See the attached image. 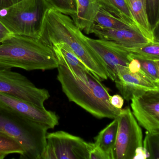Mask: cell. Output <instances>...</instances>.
I'll return each instance as SVG.
<instances>
[{"label": "cell", "mask_w": 159, "mask_h": 159, "mask_svg": "<svg viewBox=\"0 0 159 159\" xmlns=\"http://www.w3.org/2000/svg\"><path fill=\"white\" fill-rule=\"evenodd\" d=\"M52 48L58 63L57 79L69 101L97 118H117L122 109L111 105V95L102 80L90 71L81 78L77 77L67 64L58 45Z\"/></svg>", "instance_id": "obj_1"}, {"label": "cell", "mask_w": 159, "mask_h": 159, "mask_svg": "<svg viewBox=\"0 0 159 159\" xmlns=\"http://www.w3.org/2000/svg\"><path fill=\"white\" fill-rule=\"evenodd\" d=\"M87 38L70 16L49 8L45 16L38 39L51 48L55 44H65L89 71L101 80H106L108 76L105 66Z\"/></svg>", "instance_id": "obj_2"}, {"label": "cell", "mask_w": 159, "mask_h": 159, "mask_svg": "<svg viewBox=\"0 0 159 159\" xmlns=\"http://www.w3.org/2000/svg\"><path fill=\"white\" fill-rule=\"evenodd\" d=\"M53 48L37 38L12 34L0 43V66L26 71L57 68Z\"/></svg>", "instance_id": "obj_3"}, {"label": "cell", "mask_w": 159, "mask_h": 159, "mask_svg": "<svg viewBox=\"0 0 159 159\" xmlns=\"http://www.w3.org/2000/svg\"><path fill=\"white\" fill-rule=\"evenodd\" d=\"M48 129L42 124L0 107V131L19 143L24 151L22 158L42 159Z\"/></svg>", "instance_id": "obj_4"}, {"label": "cell", "mask_w": 159, "mask_h": 159, "mask_svg": "<svg viewBox=\"0 0 159 159\" xmlns=\"http://www.w3.org/2000/svg\"><path fill=\"white\" fill-rule=\"evenodd\" d=\"M48 9L45 0H21L0 9V21L13 34L38 39Z\"/></svg>", "instance_id": "obj_5"}, {"label": "cell", "mask_w": 159, "mask_h": 159, "mask_svg": "<svg viewBox=\"0 0 159 159\" xmlns=\"http://www.w3.org/2000/svg\"><path fill=\"white\" fill-rule=\"evenodd\" d=\"M117 118L118 129L111 159H134L136 150L143 146L142 129L129 107L121 109Z\"/></svg>", "instance_id": "obj_6"}, {"label": "cell", "mask_w": 159, "mask_h": 159, "mask_svg": "<svg viewBox=\"0 0 159 159\" xmlns=\"http://www.w3.org/2000/svg\"><path fill=\"white\" fill-rule=\"evenodd\" d=\"M42 159H89L93 143L63 131L47 134Z\"/></svg>", "instance_id": "obj_7"}, {"label": "cell", "mask_w": 159, "mask_h": 159, "mask_svg": "<svg viewBox=\"0 0 159 159\" xmlns=\"http://www.w3.org/2000/svg\"><path fill=\"white\" fill-rule=\"evenodd\" d=\"M0 92L10 94L40 107L50 97L47 90L37 87L26 77L0 66Z\"/></svg>", "instance_id": "obj_8"}, {"label": "cell", "mask_w": 159, "mask_h": 159, "mask_svg": "<svg viewBox=\"0 0 159 159\" xmlns=\"http://www.w3.org/2000/svg\"><path fill=\"white\" fill-rule=\"evenodd\" d=\"M132 113L148 133L159 134V90L144 91L131 99Z\"/></svg>", "instance_id": "obj_9"}, {"label": "cell", "mask_w": 159, "mask_h": 159, "mask_svg": "<svg viewBox=\"0 0 159 159\" xmlns=\"http://www.w3.org/2000/svg\"><path fill=\"white\" fill-rule=\"evenodd\" d=\"M0 107L53 129L59 124V118L55 112L48 111L16 96L0 92Z\"/></svg>", "instance_id": "obj_10"}, {"label": "cell", "mask_w": 159, "mask_h": 159, "mask_svg": "<svg viewBox=\"0 0 159 159\" xmlns=\"http://www.w3.org/2000/svg\"><path fill=\"white\" fill-rule=\"evenodd\" d=\"M89 44L99 55L107 71L108 78L115 81L118 74L128 69L129 54L120 46L111 41L87 37Z\"/></svg>", "instance_id": "obj_11"}, {"label": "cell", "mask_w": 159, "mask_h": 159, "mask_svg": "<svg viewBox=\"0 0 159 159\" xmlns=\"http://www.w3.org/2000/svg\"><path fill=\"white\" fill-rule=\"evenodd\" d=\"M115 82L121 96L127 101H131L134 96L144 91L159 90L146 74L134 73L128 69L120 72Z\"/></svg>", "instance_id": "obj_12"}, {"label": "cell", "mask_w": 159, "mask_h": 159, "mask_svg": "<svg viewBox=\"0 0 159 159\" xmlns=\"http://www.w3.org/2000/svg\"><path fill=\"white\" fill-rule=\"evenodd\" d=\"M91 33L99 39L114 42L125 48L137 47L151 42L135 28L113 30L102 29L94 25Z\"/></svg>", "instance_id": "obj_13"}, {"label": "cell", "mask_w": 159, "mask_h": 159, "mask_svg": "<svg viewBox=\"0 0 159 159\" xmlns=\"http://www.w3.org/2000/svg\"><path fill=\"white\" fill-rule=\"evenodd\" d=\"M77 11L73 17L75 24L86 33H91L94 20L99 9L97 0H76Z\"/></svg>", "instance_id": "obj_14"}, {"label": "cell", "mask_w": 159, "mask_h": 159, "mask_svg": "<svg viewBox=\"0 0 159 159\" xmlns=\"http://www.w3.org/2000/svg\"><path fill=\"white\" fill-rule=\"evenodd\" d=\"M135 24L150 42H153L152 29L149 24L145 0H126Z\"/></svg>", "instance_id": "obj_15"}, {"label": "cell", "mask_w": 159, "mask_h": 159, "mask_svg": "<svg viewBox=\"0 0 159 159\" xmlns=\"http://www.w3.org/2000/svg\"><path fill=\"white\" fill-rule=\"evenodd\" d=\"M118 129V119H115L111 123L103 129L94 138L95 146L110 156L115 147Z\"/></svg>", "instance_id": "obj_16"}, {"label": "cell", "mask_w": 159, "mask_h": 159, "mask_svg": "<svg viewBox=\"0 0 159 159\" xmlns=\"http://www.w3.org/2000/svg\"><path fill=\"white\" fill-rule=\"evenodd\" d=\"M94 25L102 29L116 30L135 28L138 29L100 6L94 18Z\"/></svg>", "instance_id": "obj_17"}, {"label": "cell", "mask_w": 159, "mask_h": 159, "mask_svg": "<svg viewBox=\"0 0 159 159\" xmlns=\"http://www.w3.org/2000/svg\"><path fill=\"white\" fill-rule=\"evenodd\" d=\"M97 1L99 6L102 7L114 16L123 20L131 25L137 28L126 0Z\"/></svg>", "instance_id": "obj_18"}, {"label": "cell", "mask_w": 159, "mask_h": 159, "mask_svg": "<svg viewBox=\"0 0 159 159\" xmlns=\"http://www.w3.org/2000/svg\"><path fill=\"white\" fill-rule=\"evenodd\" d=\"M120 46L125 51L134 57L153 61L159 60L158 44L149 42L146 44L132 48H125L121 46Z\"/></svg>", "instance_id": "obj_19"}, {"label": "cell", "mask_w": 159, "mask_h": 159, "mask_svg": "<svg viewBox=\"0 0 159 159\" xmlns=\"http://www.w3.org/2000/svg\"><path fill=\"white\" fill-rule=\"evenodd\" d=\"M12 154H19L22 158L24 150L14 138L0 131V159L5 158L7 155Z\"/></svg>", "instance_id": "obj_20"}, {"label": "cell", "mask_w": 159, "mask_h": 159, "mask_svg": "<svg viewBox=\"0 0 159 159\" xmlns=\"http://www.w3.org/2000/svg\"><path fill=\"white\" fill-rule=\"evenodd\" d=\"M49 8L62 14L74 16L77 11L76 0H45Z\"/></svg>", "instance_id": "obj_21"}, {"label": "cell", "mask_w": 159, "mask_h": 159, "mask_svg": "<svg viewBox=\"0 0 159 159\" xmlns=\"http://www.w3.org/2000/svg\"><path fill=\"white\" fill-rule=\"evenodd\" d=\"M133 56L137 58L139 60L141 63L142 70L144 72L157 86L159 89L158 72L157 67L155 61Z\"/></svg>", "instance_id": "obj_22"}, {"label": "cell", "mask_w": 159, "mask_h": 159, "mask_svg": "<svg viewBox=\"0 0 159 159\" xmlns=\"http://www.w3.org/2000/svg\"><path fill=\"white\" fill-rule=\"evenodd\" d=\"M148 21L153 29L159 20V0H145Z\"/></svg>", "instance_id": "obj_23"}, {"label": "cell", "mask_w": 159, "mask_h": 159, "mask_svg": "<svg viewBox=\"0 0 159 159\" xmlns=\"http://www.w3.org/2000/svg\"><path fill=\"white\" fill-rule=\"evenodd\" d=\"M89 159H111L110 156L104 152L93 143V147L89 153Z\"/></svg>", "instance_id": "obj_24"}, {"label": "cell", "mask_w": 159, "mask_h": 159, "mask_svg": "<svg viewBox=\"0 0 159 159\" xmlns=\"http://www.w3.org/2000/svg\"><path fill=\"white\" fill-rule=\"evenodd\" d=\"M110 102L111 105L115 108L121 109L124 105V98L119 94H115L113 96H110Z\"/></svg>", "instance_id": "obj_25"}, {"label": "cell", "mask_w": 159, "mask_h": 159, "mask_svg": "<svg viewBox=\"0 0 159 159\" xmlns=\"http://www.w3.org/2000/svg\"><path fill=\"white\" fill-rule=\"evenodd\" d=\"M13 34L4 24L0 21V43Z\"/></svg>", "instance_id": "obj_26"}, {"label": "cell", "mask_w": 159, "mask_h": 159, "mask_svg": "<svg viewBox=\"0 0 159 159\" xmlns=\"http://www.w3.org/2000/svg\"><path fill=\"white\" fill-rule=\"evenodd\" d=\"M20 1L21 0H0V9L9 7Z\"/></svg>", "instance_id": "obj_27"}, {"label": "cell", "mask_w": 159, "mask_h": 159, "mask_svg": "<svg viewBox=\"0 0 159 159\" xmlns=\"http://www.w3.org/2000/svg\"><path fill=\"white\" fill-rule=\"evenodd\" d=\"M153 42L159 44V20L157 25L153 29Z\"/></svg>", "instance_id": "obj_28"}, {"label": "cell", "mask_w": 159, "mask_h": 159, "mask_svg": "<svg viewBox=\"0 0 159 159\" xmlns=\"http://www.w3.org/2000/svg\"><path fill=\"white\" fill-rule=\"evenodd\" d=\"M156 62V64H157V67L158 72V76L159 78V60L155 61Z\"/></svg>", "instance_id": "obj_29"}, {"label": "cell", "mask_w": 159, "mask_h": 159, "mask_svg": "<svg viewBox=\"0 0 159 159\" xmlns=\"http://www.w3.org/2000/svg\"><path fill=\"white\" fill-rule=\"evenodd\" d=\"M158 135H159V134H158Z\"/></svg>", "instance_id": "obj_30"}]
</instances>
